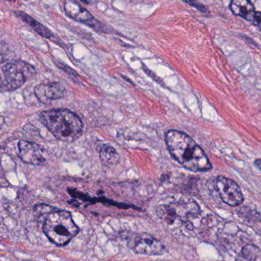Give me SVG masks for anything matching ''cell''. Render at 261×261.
Returning <instances> with one entry per match:
<instances>
[{
	"mask_svg": "<svg viewBox=\"0 0 261 261\" xmlns=\"http://www.w3.org/2000/svg\"><path fill=\"white\" fill-rule=\"evenodd\" d=\"M165 141L171 156L187 170L204 172L213 168L204 150L184 132L170 130L166 134Z\"/></svg>",
	"mask_w": 261,
	"mask_h": 261,
	"instance_id": "1",
	"label": "cell"
},
{
	"mask_svg": "<svg viewBox=\"0 0 261 261\" xmlns=\"http://www.w3.org/2000/svg\"><path fill=\"white\" fill-rule=\"evenodd\" d=\"M40 119L50 133L63 142H73L82 135V121L70 110H47L41 113Z\"/></svg>",
	"mask_w": 261,
	"mask_h": 261,
	"instance_id": "2",
	"label": "cell"
},
{
	"mask_svg": "<svg viewBox=\"0 0 261 261\" xmlns=\"http://www.w3.org/2000/svg\"><path fill=\"white\" fill-rule=\"evenodd\" d=\"M43 231L52 243L64 246L78 234L79 228L69 212L55 208L47 215Z\"/></svg>",
	"mask_w": 261,
	"mask_h": 261,
	"instance_id": "3",
	"label": "cell"
},
{
	"mask_svg": "<svg viewBox=\"0 0 261 261\" xmlns=\"http://www.w3.org/2000/svg\"><path fill=\"white\" fill-rule=\"evenodd\" d=\"M199 212V205L193 199L184 197L162 204L156 208L160 219L168 225H173L176 220L187 222L189 217L196 216Z\"/></svg>",
	"mask_w": 261,
	"mask_h": 261,
	"instance_id": "4",
	"label": "cell"
},
{
	"mask_svg": "<svg viewBox=\"0 0 261 261\" xmlns=\"http://www.w3.org/2000/svg\"><path fill=\"white\" fill-rule=\"evenodd\" d=\"M35 74L33 66L23 61H13L3 67V84L7 90L19 88Z\"/></svg>",
	"mask_w": 261,
	"mask_h": 261,
	"instance_id": "5",
	"label": "cell"
},
{
	"mask_svg": "<svg viewBox=\"0 0 261 261\" xmlns=\"http://www.w3.org/2000/svg\"><path fill=\"white\" fill-rule=\"evenodd\" d=\"M214 190L227 205L236 207L244 202V196L237 182L225 176H219L213 180Z\"/></svg>",
	"mask_w": 261,
	"mask_h": 261,
	"instance_id": "6",
	"label": "cell"
},
{
	"mask_svg": "<svg viewBox=\"0 0 261 261\" xmlns=\"http://www.w3.org/2000/svg\"><path fill=\"white\" fill-rule=\"evenodd\" d=\"M134 251L140 254L148 256L161 255L166 249L162 242L150 234H144L137 239L134 245Z\"/></svg>",
	"mask_w": 261,
	"mask_h": 261,
	"instance_id": "7",
	"label": "cell"
},
{
	"mask_svg": "<svg viewBox=\"0 0 261 261\" xmlns=\"http://www.w3.org/2000/svg\"><path fill=\"white\" fill-rule=\"evenodd\" d=\"M18 153L23 162L32 165H41L45 161L42 149L38 144L27 141L18 142Z\"/></svg>",
	"mask_w": 261,
	"mask_h": 261,
	"instance_id": "8",
	"label": "cell"
},
{
	"mask_svg": "<svg viewBox=\"0 0 261 261\" xmlns=\"http://www.w3.org/2000/svg\"><path fill=\"white\" fill-rule=\"evenodd\" d=\"M35 94L40 102L48 103L51 101L64 98L66 90L59 83H46L35 87Z\"/></svg>",
	"mask_w": 261,
	"mask_h": 261,
	"instance_id": "9",
	"label": "cell"
},
{
	"mask_svg": "<svg viewBox=\"0 0 261 261\" xmlns=\"http://www.w3.org/2000/svg\"><path fill=\"white\" fill-rule=\"evenodd\" d=\"M64 10L70 18L80 22L86 23L87 24L94 18L87 9L83 7L75 0H65Z\"/></svg>",
	"mask_w": 261,
	"mask_h": 261,
	"instance_id": "10",
	"label": "cell"
},
{
	"mask_svg": "<svg viewBox=\"0 0 261 261\" xmlns=\"http://www.w3.org/2000/svg\"><path fill=\"white\" fill-rule=\"evenodd\" d=\"M230 9L234 15L250 22L256 12L254 5L250 0H231Z\"/></svg>",
	"mask_w": 261,
	"mask_h": 261,
	"instance_id": "11",
	"label": "cell"
},
{
	"mask_svg": "<svg viewBox=\"0 0 261 261\" xmlns=\"http://www.w3.org/2000/svg\"><path fill=\"white\" fill-rule=\"evenodd\" d=\"M99 159L103 165L110 167L118 164L119 155L114 147L103 144L99 149Z\"/></svg>",
	"mask_w": 261,
	"mask_h": 261,
	"instance_id": "12",
	"label": "cell"
},
{
	"mask_svg": "<svg viewBox=\"0 0 261 261\" xmlns=\"http://www.w3.org/2000/svg\"><path fill=\"white\" fill-rule=\"evenodd\" d=\"M17 16L19 17L22 21H25L29 24L38 35L46 38H51L53 37V33L43 25L41 23L38 22L36 20L34 19L32 16L24 13L23 12H16Z\"/></svg>",
	"mask_w": 261,
	"mask_h": 261,
	"instance_id": "13",
	"label": "cell"
},
{
	"mask_svg": "<svg viewBox=\"0 0 261 261\" xmlns=\"http://www.w3.org/2000/svg\"><path fill=\"white\" fill-rule=\"evenodd\" d=\"M242 255L248 261H261V250L254 245H247L242 248Z\"/></svg>",
	"mask_w": 261,
	"mask_h": 261,
	"instance_id": "14",
	"label": "cell"
},
{
	"mask_svg": "<svg viewBox=\"0 0 261 261\" xmlns=\"http://www.w3.org/2000/svg\"><path fill=\"white\" fill-rule=\"evenodd\" d=\"M241 216L245 217V219L249 221H253V222H260L261 220L260 215L257 211L249 210V208H242L240 211Z\"/></svg>",
	"mask_w": 261,
	"mask_h": 261,
	"instance_id": "15",
	"label": "cell"
},
{
	"mask_svg": "<svg viewBox=\"0 0 261 261\" xmlns=\"http://www.w3.org/2000/svg\"><path fill=\"white\" fill-rule=\"evenodd\" d=\"M55 210V208H53V207L50 206V205H44V204H40V205H35V211L39 216L47 215Z\"/></svg>",
	"mask_w": 261,
	"mask_h": 261,
	"instance_id": "16",
	"label": "cell"
},
{
	"mask_svg": "<svg viewBox=\"0 0 261 261\" xmlns=\"http://www.w3.org/2000/svg\"><path fill=\"white\" fill-rule=\"evenodd\" d=\"M186 3L190 4V6H193V7L196 8V9H199L200 12H205L207 11L206 8L203 6V5L200 4V3H198L196 0H184Z\"/></svg>",
	"mask_w": 261,
	"mask_h": 261,
	"instance_id": "17",
	"label": "cell"
},
{
	"mask_svg": "<svg viewBox=\"0 0 261 261\" xmlns=\"http://www.w3.org/2000/svg\"><path fill=\"white\" fill-rule=\"evenodd\" d=\"M251 24L253 25L256 26L261 30V12H257L256 11L255 14H254V17H253L252 20L251 21Z\"/></svg>",
	"mask_w": 261,
	"mask_h": 261,
	"instance_id": "18",
	"label": "cell"
},
{
	"mask_svg": "<svg viewBox=\"0 0 261 261\" xmlns=\"http://www.w3.org/2000/svg\"><path fill=\"white\" fill-rule=\"evenodd\" d=\"M5 61V55L3 52V48H2L1 45H0V64L3 63Z\"/></svg>",
	"mask_w": 261,
	"mask_h": 261,
	"instance_id": "19",
	"label": "cell"
},
{
	"mask_svg": "<svg viewBox=\"0 0 261 261\" xmlns=\"http://www.w3.org/2000/svg\"><path fill=\"white\" fill-rule=\"evenodd\" d=\"M254 164L261 170V159H256L254 161Z\"/></svg>",
	"mask_w": 261,
	"mask_h": 261,
	"instance_id": "20",
	"label": "cell"
},
{
	"mask_svg": "<svg viewBox=\"0 0 261 261\" xmlns=\"http://www.w3.org/2000/svg\"><path fill=\"white\" fill-rule=\"evenodd\" d=\"M82 3H84V4H89L90 3V1L89 0H81Z\"/></svg>",
	"mask_w": 261,
	"mask_h": 261,
	"instance_id": "21",
	"label": "cell"
},
{
	"mask_svg": "<svg viewBox=\"0 0 261 261\" xmlns=\"http://www.w3.org/2000/svg\"><path fill=\"white\" fill-rule=\"evenodd\" d=\"M8 1H12V0H8Z\"/></svg>",
	"mask_w": 261,
	"mask_h": 261,
	"instance_id": "22",
	"label": "cell"
}]
</instances>
